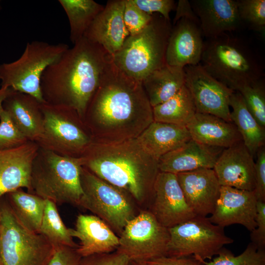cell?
Here are the masks:
<instances>
[{
  "label": "cell",
  "instance_id": "6da1fadb",
  "mask_svg": "<svg viewBox=\"0 0 265 265\" xmlns=\"http://www.w3.org/2000/svg\"><path fill=\"white\" fill-rule=\"evenodd\" d=\"M82 120L93 141L101 143L136 138L154 121L142 82L122 72L112 58Z\"/></svg>",
  "mask_w": 265,
  "mask_h": 265
},
{
  "label": "cell",
  "instance_id": "7a4b0ae2",
  "mask_svg": "<svg viewBox=\"0 0 265 265\" xmlns=\"http://www.w3.org/2000/svg\"><path fill=\"white\" fill-rule=\"evenodd\" d=\"M111 58L83 36L44 71L40 89L44 102L71 108L83 119Z\"/></svg>",
  "mask_w": 265,
  "mask_h": 265
},
{
  "label": "cell",
  "instance_id": "3957f363",
  "mask_svg": "<svg viewBox=\"0 0 265 265\" xmlns=\"http://www.w3.org/2000/svg\"><path fill=\"white\" fill-rule=\"evenodd\" d=\"M79 159L81 166L127 191L138 204L150 207L159 172V160L136 138L114 143L93 141Z\"/></svg>",
  "mask_w": 265,
  "mask_h": 265
},
{
  "label": "cell",
  "instance_id": "277c9868",
  "mask_svg": "<svg viewBox=\"0 0 265 265\" xmlns=\"http://www.w3.org/2000/svg\"><path fill=\"white\" fill-rule=\"evenodd\" d=\"M199 64L234 91L262 80L264 74L263 65L252 49L231 33L204 42Z\"/></svg>",
  "mask_w": 265,
  "mask_h": 265
},
{
  "label": "cell",
  "instance_id": "5b68a950",
  "mask_svg": "<svg viewBox=\"0 0 265 265\" xmlns=\"http://www.w3.org/2000/svg\"><path fill=\"white\" fill-rule=\"evenodd\" d=\"M79 158L57 154L40 147L33 161L31 193L57 205L78 206L83 194Z\"/></svg>",
  "mask_w": 265,
  "mask_h": 265
},
{
  "label": "cell",
  "instance_id": "8992f818",
  "mask_svg": "<svg viewBox=\"0 0 265 265\" xmlns=\"http://www.w3.org/2000/svg\"><path fill=\"white\" fill-rule=\"evenodd\" d=\"M172 26L170 20L153 14L139 33L130 35L112 56L115 65L129 77L142 81L166 64V52Z\"/></svg>",
  "mask_w": 265,
  "mask_h": 265
},
{
  "label": "cell",
  "instance_id": "52a82bcc",
  "mask_svg": "<svg viewBox=\"0 0 265 265\" xmlns=\"http://www.w3.org/2000/svg\"><path fill=\"white\" fill-rule=\"evenodd\" d=\"M80 181L83 194L78 206L99 217L119 237L128 223L139 212L136 202L125 190L82 166Z\"/></svg>",
  "mask_w": 265,
  "mask_h": 265
},
{
  "label": "cell",
  "instance_id": "ba28073f",
  "mask_svg": "<svg viewBox=\"0 0 265 265\" xmlns=\"http://www.w3.org/2000/svg\"><path fill=\"white\" fill-rule=\"evenodd\" d=\"M41 107L44 128L36 142L39 146L63 156L80 158L93 141L82 118L65 106L44 102Z\"/></svg>",
  "mask_w": 265,
  "mask_h": 265
},
{
  "label": "cell",
  "instance_id": "9c48e42d",
  "mask_svg": "<svg viewBox=\"0 0 265 265\" xmlns=\"http://www.w3.org/2000/svg\"><path fill=\"white\" fill-rule=\"evenodd\" d=\"M55 248L18 220L10 206H0V257L3 265H47Z\"/></svg>",
  "mask_w": 265,
  "mask_h": 265
},
{
  "label": "cell",
  "instance_id": "30bf717a",
  "mask_svg": "<svg viewBox=\"0 0 265 265\" xmlns=\"http://www.w3.org/2000/svg\"><path fill=\"white\" fill-rule=\"evenodd\" d=\"M69 48L64 43L51 44L41 41L28 42L17 60L0 64V86L27 94L44 103L40 89L42 75L47 67Z\"/></svg>",
  "mask_w": 265,
  "mask_h": 265
},
{
  "label": "cell",
  "instance_id": "8fae6325",
  "mask_svg": "<svg viewBox=\"0 0 265 265\" xmlns=\"http://www.w3.org/2000/svg\"><path fill=\"white\" fill-rule=\"evenodd\" d=\"M169 240L165 256L193 257L201 261L218 255L233 239L224 228L212 223L208 217H194L168 229Z\"/></svg>",
  "mask_w": 265,
  "mask_h": 265
},
{
  "label": "cell",
  "instance_id": "7c38bea8",
  "mask_svg": "<svg viewBox=\"0 0 265 265\" xmlns=\"http://www.w3.org/2000/svg\"><path fill=\"white\" fill-rule=\"evenodd\" d=\"M169 237L168 228L150 211L142 210L125 227L116 251L126 255L130 262L145 263L166 256Z\"/></svg>",
  "mask_w": 265,
  "mask_h": 265
},
{
  "label": "cell",
  "instance_id": "4fadbf2b",
  "mask_svg": "<svg viewBox=\"0 0 265 265\" xmlns=\"http://www.w3.org/2000/svg\"><path fill=\"white\" fill-rule=\"evenodd\" d=\"M184 69L185 85L192 97L196 112L232 122L229 103L234 91L212 77L200 64Z\"/></svg>",
  "mask_w": 265,
  "mask_h": 265
},
{
  "label": "cell",
  "instance_id": "5bb4252c",
  "mask_svg": "<svg viewBox=\"0 0 265 265\" xmlns=\"http://www.w3.org/2000/svg\"><path fill=\"white\" fill-rule=\"evenodd\" d=\"M149 211L163 226L170 228L196 216L188 205L176 174L159 172Z\"/></svg>",
  "mask_w": 265,
  "mask_h": 265
},
{
  "label": "cell",
  "instance_id": "9a60e30c",
  "mask_svg": "<svg viewBox=\"0 0 265 265\" xmlns=\"http://www.w3.org/2000/svg\"><path fill=\"white\" fill-rule=\"evenodd\" d=\"M257 201L254 191L221 186L214 210L209 219L223 228L240 224L251 232L256 226Z\"/></svg>",
  "mask_w": 265,
  "mask_h": 265
},
{
  "label": "cell",
  "instance_id": "2e32d148",
  "mask_svg": "<svg viewBox=\"0 0 265 265\" xmlns=\"http://www.w3.org/2000/svg\"><path fill=\"white\" fill-rule=\"evenodd\" d=\"M198 20L183 17L172 25L166 52V63L184 68L199 64L204 46Z\"/></svg>",
  "mask_w": 265,
  "mask_h": 265
},
{
  "label": "cell",
  "instance_id": "e0dca14e",
  "mask_svg": "<svg viewBox=\"0 0 265 265\" xmlns=\"http://www.w3.org/2000/svg\"><path fill=\"white\" fill-rule=\"evenodd\" d=\"M213 169L221 186L254 191V159L242 141L223 149Z\"/></svg>",
  "mask_w": 265,
  "mask_h": 265
},
{
  "label": "cell",
  "instance_id": "ac0fdd59",
  "mask_svg": "<svg viewBox=\"0 0 265 265\" xmlns=\"http://www.w3.org/2000/svg\"><path fill=\"white\" fill-rule=\"evenodd\" d=\"M186 200L196 216L211 215L221 186L213 169L201 168L176 174Z\"/></svg>",
  "mask_w": 265,
  "mask_h": 265
},
{
  "label": "cell",
  "instance_id": "d6986e66",
  "mask_svg": "<svg viewBox=\"0 0 265 265\" xmlns=\"http://www.w3.org/2000/svg\"><path fill=\"white\" fill-rule=\"evenodd\" d=\"M39 148L29 140L16 148L0 150V198L22 188L31 193L32 164Z\"/></svg>",
  "mask_w": 265,
  "mask_h": 265
},
{
  "label": "cell",
  "instance_id": "ffe728a7",
  "mask_svg": "<svg viewBox=\"0 0 265 265\" xmlns=\"http://www.w3.org/2000/svg\"><path fill=\"white\" fill-rule=\"evenodd\" d=\"M124 7L125 0H108L84 35L111 56L121 48L130 36L123 20Z\"/></svg>",
  "mask_w": 265,
  "mask_h": 265
},
{
  "label": "cell",
  "instance_id": "44dd1931",
  "mask_svg": "<svg viewBox=\"0 0 265 265\" xmlns=\"http://www.w3.org/2000/svg\"><path fill=\"white\" fill-rule=\"evenodd\" d=\"M190 3L207 39L235 31L243 25L237 0H191Z\"/></svg>",
  "mask_w": 265,
  "mask_h": 265
},
{
  "label": "cell",
  "instance_id": "7402d4cb",
  "mask_svg": "<svg viewBox=\"0 0 265 265\" xmlns=\"http://www.w3.org/2000/svg\"><path fill=\"white\" fill-rule=\"evenodd\" d=\"M69 231L73 238L80 240L77 251L81 257L112 252L119 246V237L95 215L79 214L75 228Z\"/></svg>",
  "mask_w": 265,
  "mask_h": 265
},
{
  "label": "cell",
  "instance_id": "603a6c76",
  "mask_svg": "<svg viewBox=\"0 0 265 265\" xmlns=\"http://www.w3.org/2000/svg\"><path fill=\"white\" fill-rule=\"evenodd\" d=\"M223 149L202 144L191 138L159 158V171L177 174L201 168L213 169Z\"/></svg>",
  "mask_w": 265,
  "mask_h": 265
},
{
  "label": "cell",
  "instance_id": "cb8c5ba5",
  "mask_svg": "<svg viewBox=\"0 0 265 265\" xmlns=\"http://www.w3.org/2000/svg\"><path fill=\"white\" fill-rule=\"evenodd\" d=\"M41 104L33 96L12 89L2 104L3 109L21 132L28 140L35 142L43 132L44 118Z\"/></svg>",
  "mask_w": 265,
  "mask_h": 265
},
{
  "label": "cell",
  "instance_id": "d4e9b609",
  "mask_svg": "<svg viewBox=\"0 0 265 265\" xmlns=\"http://www.w3.org/2000/svg\"><path fill=\"white\" fill-rule=\"evenodd\" d=\"M186 127L192 139L210 147L225 149L242 141L233 122L209 114L196 112Z\"/></svg>",
  "mask_w": 265,
  "mask_h": 265
},
{
  "label": "cell",
  "instance_id": "484cf974",
  "mask_svg": "<svg viewBox=\"0 0 265 265\" xmlns=\"http://www.w3.org/2000/svg\"><path fill=\"white\" fill-rule=\"evenodd\" d=\"M136 139L149 154L159 160L191 137L186 126L154 121Z\"/></svg>",
  "mask_w": 265,
  "mask_h": 265
},
{
  "label": "cell",
  "instance_id": "4316f807",
  "mask_svg": "<svg viewBox=\"0 0 265 265\" xmlns=\"http://www.w3.org/2000/svg\"><path fill=\"white\" fill-rule=\"evenodd\" d=\"M141 82L153 107L172 98L185 85L184 69L166 63L149 75Z\"/></svg>",
  "mask_w": 265,
  "mask_h": 265
},
{
  "label": "cell",
  "instance_id": "83f0119b",
  "mask_svg": "<svg viewBox=\"0 0 265 265\" xmlns=\"http://www.w3.org/2000/svg\"><path fill=\"white\" fill-rule=\"evenodd\" d=\"M231 118L239 132L242 141L254 159L259 149L265 146V128L261 126L247 108L238 91H234L229 103Z\"/></svg>",
  "mask_w": 265,
  "mask_h": 265
},
{
  "label": "cell",
  "instance_id": "f1b7e54d",
  "mask_svg": "<svg viewBox=\"0 0 265 265\" xmlns=\"http://www.w3.org/2000/svg\"><path fill=\"white\" fill-rule=\"evenodd\" d=\"M152 108L154 121L186 127L196 113L192 97L185 85L172 98Z\"/></svg>",
  "mask_w": 265,
  "mask_h": 265
},
{
  "label": "cell",
  "instance_id": "f546056e",
  "mask_svg": "<svg viewBox=\"0 0 265 265\" xmlns=\"http://www.w3.org/2000/svg\"><path fill=\"white\" fill-rule=\"evenodd\" d=\"M8 194L10 206L20 222L28 230L39 233L46 200L21 188Z\"/></svg>",
  "mask_w": 265,
  "mask_h": 265
},
{
  "label": "cell",
  "instance_id": "4dcf8cb0",
  "mask_svg": "<svg viewBox=\"0 0 265 265\" xmlns=\"http://www.w3.org/2000/svg\"><path fill=\"white\" fill-rule=\"evenodd\" d=\"M67 16L70 39L73 44L84 36L86 30L104 6L93 0H59Z\"/></svg>",
  "mask_w": 265,
  "mask_h": 265
},
{
  "label": "cell",
  "instance_id": "1f68e13d",
  "mask_svg": "<svg viewBox=\"0 0 265 265\" xmlns=\"http://www.w3.org/2000/svg\"><path fill=\"white\" fill-rule=\"evenodd\" d=\"M39 233L45 236L55 248L67 246L77 248L78 244L71 236L69 228L64 224L56 205L46 200Z\"/></svg>",
  "mask_w": 265,
  "mask_h": 265
},
{
  "label": "cell",
  "instance_id": "d6a6232c",
  "mask_svg": "<svg viewBox=\"0 0 265 265\" xmlns=\"http://www.w3.org/2000/svg\"><path fill=\"white\" fill-rule=\"evenodd\" d=\"M218 256L206 265H265V249L258 248L251 242L245 249L235 256L231 251L223 248Z\"/></svg>",
  "mask_w": 265,
  "mask_h": 265
},
{
  "label": "cell",
  "instance_id": "836d02e7",
  "mask_svg": "<svg viewBox=\"0 0 265 265\" xmlns=\"http://www.w3.org/2000/svg\"><path fill=\"white\" fill-rule=\"evenodd\" d=\"M259 124L265 128V87L263 80L241 87L238 91Z\"/></svg>",
  "mask_w": 265,
  "mask_h": 265
},
{
  "label": "cell",
  "instance_id": "e575fe53",
  "mask_svg": "<svg viewBox=\"0 0 265 265\" xmlns=\"http://www.w3.org/2000/svg\"><path fill=\"white\" fill-rule=\"evenodd\" d=\"M238 10L242 22L252 28L263 31L265 27V0H237Z\"/></svg>",
  "mask_w": 265,
  "mask_h": 265
},
{
  "label": "cell",
  "instance_id": "d590c367",
  "mask_svg": "<svg viewBox=\"0 0 265 265\" xmlns=\"http://www.w3.org/2000/svg\"><path fill=\"white\" fill-rule=\"evenodd\" d=\"M29 140L21 132L8 113L3 109L0 113V150L20 146Z\"/></svg>",
  "mask_w": 265,
  "mask_h": 265
},
{
  "label": "cell",
  "instance_id": "8d00e7d4",
  "mask_svg": "<svg viewBox=\"0 0 265 265\" xmlns=\"http://www.w3.org/2000/svg\"><path fill=\"white\" fill-rule=\"evenodd\" d=\"M152 15L139 9L132 0H125L123 20L130 35L141 32L150 22Z\"/></svg>",
  "mask_w": 265,
  "mask_h": 265
},
{
  "label": "cell",
  "instance_id": "74e56055",
  "mask_svg": "<svg viewBox=\"0 0 265 265\" xmlns=\"http://www.w3.org/2000/svg\"><path fill=\"white\" fill-rule=\"evenodd\" d=\"M130 262L126 255L116 251L81 257L78 265H130Z\"/></svg>",
  "mask_w": 265,
  "mask_h": 265
},
{
  "label": "cell",
  "instance_id": "f35d334b",
  "mask_svg": "<svg viewBox=\"0 0 265 265\" xmlns=\"http://www.w3.org/2000/svg\"><path fill=\"white\" fill-rule=\"evenodd\" d=\"M134 4L143 11L149 14H159L170 20L169 14L176 9L173 0H132Z\"/></svg>",
  "mask_w": 265,
  "mask_h": 265
},
{
  "label": "cell",
  "instance_id": "ab89813d",
  "mask_svg": "<svg viewBox=\"0 0 265 265\" xmlns=\"http://www.w3.org/2000/svg\"><path fill=\"white\" fill-rule=\"evenodd\" d=\"M255 161V186L254 192L258 201L265 202V148L258 151Z\"/></svg>",
  "mask_w": 265,
  "mask_h": 265
},
{
  "label": "cell",
  "instance_id": "60d3db41",
  "mask_svg": "<svg viewBox=\"0 0 265 265\" xmlns=\"http://www.w3.org/2000/svg\"><path fill=\"white\" fill-rule=\"evenodd\" d=\"M256 222V228L250 234L251 242L265 249V202L257 201Z\"/></svg>",
  "mask_w": 265,
  "mask_h": 265
},
{
  "label": "cell",
  "instance_id": "b9f144b4",
  "mask_svg": "<svg viewBox=\"0 0 265 265\" xmlns=\"http://www.w3.org/2000/svg\"><path fill=\"white\" fill-rule=\"evenodd\" d=\"M81 258L77 248L67 246L59 247L55 248L47 265H78Z\"/></svg>",
  "mask_w": 265,
  "mask_h": 265
},
{
  "label": "cell",
  "instance_id": "7bdbcfd3",
  "mask_svg": "<svg viewBox=\"0 0 265 265\" xmlns=\"http://www.w3.org/2000/svg\"><path fill=\"white\" fill-rule=\"evenodd\" d=\"M146 265H206L204 261H201L193 257H171L162 256L145 263Z\"/></svg>",
  "mask_w": 265,
  "mask_h": 265
},
{
  "label": "cell",
  "instance_id": "ee69618b",
  "mask_svg": "<svg viewBox=\"0 0 265 265\" xmlns=\"http://www.w3.org/2000/svg\"><path fill=\"white\" fill-rule=\"evenodd\" d=\"M175 10L176 14L173 21V25L183 17L198 20L192 9L190 1L188 0H179L176 5Z\"/></svg>",
  "mask_w": 265,
  "mask_h": 265
},
{
  "label": "cell",
  "instance_id": "f6af8a7d",
  "mask_svg": "<svg viewBox=\"0 0 265 265\" xmlns=\"http://www.w3.org/2000/svg\"><path fill=\"white\" fill-rule=\"evenodd\" d=\"M11 90V88L6 86H1L0 88V113L3 109V102Z\"/></svg>",
  "mask_w": 265,
  "mask_h": 265
},
{
  "label": "cell",
  "instance_id": "bcb514c9",
  "mask_svg": "<svg viewBox=\"0 0 265 265\" xmlns=\"http://www.w3.org/2000/svg\"><path fill=\"white\" fill-rule=\"evenodd\" d=\"M130 265H146L145 263L131 262Z\"/></svg>",
  "mask_w": 265,
  "mask_h": 265
},
{
  "label": "cell",
  "instance_id": "7dc6e473",
  "mask_svg": "<svg viewBox=\"0 0 265 265\" xmlns=\"http://www.w3.org/2000/svg\"><path fill=\"white\" fill-rule=\"evenodd\" d=\"M0 265H3L1 259L0 257Z\"/></svg>",
  "mask_w": 265,
  "mask_h": 265
},
{
  "label": "cell",
  "instance_id": "c3c4849f",
  "mask_svg": "<svg viewBox=\"0 0 265 265\" xmlns=\"http://www.w3.org/2000/svg\"><path fill=\"white\" fill-rule=\"evenodd\" d=\"M1 9V6H0V9Z\"/></svg>",
  "mask_w": 265,
  "mask_h": 265
}]
</instances>
